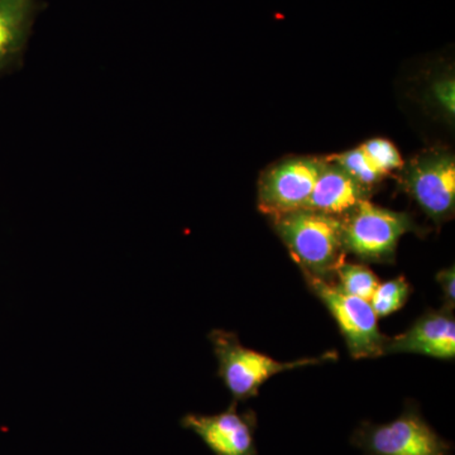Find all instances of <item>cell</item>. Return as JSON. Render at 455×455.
Returning <instances> with one entry per match:
<instances>
[{
    "instance_id": "obj_1",
    "label": "cell",
    "mask_w": 455,
    "mask_h": 455,
    "mask_svg": "<svg viewBox=\"0 0 455 455\" xmlns=\"http://www.w3.org/2000/svg\"><path fill=\"white\" fill-rule=\"evenodd\" d=\"M277 235L307 278L331 280L344 262L339 218L300 209L272 218Z\"/></svg>"
},
{
    "instance_id": "obj_2",
    "label": "cell",
    "mask_w": 455,
    "mask_h": 455,
    "mask_svg": "<svg viewBox=\"0 0 455 455\" xmlns=\"http://www.w3.org/2000/svg\"><path fill=\"white\" fill-rule=\"evenodd\" d=\"M218 359V376L235 401L257 396L260 386L275 374L335 358L334 353H326L319 358H304L293 362L275 361L268 355L245 348L238 337L230 331L215 329L208 335Z\"/></svg>"
},
{
    "instance_id": "obj_3",
    "label": "cell",
    "mask_w": 455,
    "mask_h": 455,
    "mask_svg": "<svg viewBox=\"0 0 455 455\" xmlns=\"http://www.w3.org/2000/svg\"><path fill=\"white\" fill-rule=\"evenodd\" d=\"M339 220L344 251L373 262L394 259L398 239L414 229L409 215L374 205L370 200L359 203Z\"/></svg>"
},
{
    "instance_id": "obj_4",
    "label": "cell",
    "mask_w": 455,
    "mask_h": 455,
    "mask_svg": "<svg viewBox=\"0 0 455 455\" xmlns=\"http://www.w3.org/2000/svg\"><path fill=\"white\" fill-rule=\"evenodd\" d=\"M352 444L364 455H451L453 449L415 406H407L391 423L362 424L353 434Z\"/></svg>"
},
{
    "instance_id": "obj_5",
    "label": "cell",
    "mask_w": 455,
    "mask_h": 455,
    "mask_svg": "<svg viewBox=\"0 0 455 455\" xmlns=\"http://www.w3.org/2000/svg\"><path fill=\"white\" fill-rule=\"evenodd\" d=\"M401 181L425 214L436 223L449 220L455 206V160L447 149H431L403 164Z\"/></svg>"
},
{
    "instance_id": "obj_6",
    "label": "cell",
    "mask_w": 455,
    "mask_h": 455,
    "mask_svg": "<svg viewBox=\"0 0 455 455\" xmlns=\"http://www.w3.org/2000/svg\"><path fill=\"white\" fill-rule=\"evenodd\" d=\"M314 292L337 320L352 357L372 358L383 355L386 339L370 302L341 291L339 287L317 278H307Z\"/></svg>"
},
{
    "instance_id": "obj_7",
    "label": "cell",
    "mask_w": 455,
    "mask_h": 455,
    "mask_svg": "<svg viewBox=\"0 0 455 455\" xmlns=\"http://www.w3.org/2000/svg\"><path fill=\"white\" fill-rule=\"evenodd\" d=\"M324 158L290 157L269 167L259 182V206L271 218L307 206Z\"/></svg>"
},
{
    "instance_id": "obj_8",
    "label": "cell",
    "mask_w": 455,
    "mask_h": 455,
    "mask_svg": "<svg viewBox=\"0 0 455 455\" xmlns=\"http://www.w3.org/2000/svg\"><path fill=\"white\" fill-rule=\"evenodd\" d=\"M256 416L239 414L235 403L220 414H187L181 419L184 429L196 433L214 455H259L254 443Z\"/></svg>"
},
{
    "instance_id": "obj_9",
    "label": "cell",
    "mask_w": 455,
    "mask_h": 455,
    "mask_svg": "<svg viewBox=\"0 0 455 455\" xmlns=\"http://www.w3.org/2000/svg\"><path fill=\"white\" fill-rule=\"evenodd\" d=\"M415 353L439 359L455 357V322L451 313H427L406 333L387 338L383 355Z\"/></svg>"
},
{
    "instance_id": "obj_10",
    "label": "cell",
    "mask_w": 455,
    "mask_h": 455,
    "mask_svg": "<svg viewBox=\"0 0 455 455\" xmlns=\"http://www.w3.org/2000/svg\"><path fill=\"white\" fill-rule=\"evenodd\" d=\"M42 0H0V77L22 68Z\"/></svg>"
},
{
    "instance_id": "obj_11",
    "label": "cell",
    "mask_w": 455,
    "mask_h": 455,
    "mask_svg": "<svg viewBox=\"0 0 455 455\" xmlns=\"http://www.w3.org/2000/svg\"><path fill=\"white\" fill-rule=\"evenodd\" d=\"M371 191L338 164L324 158V164L305 209L341 218L359 203L368 200Z\"/></svg>"
},
{
    "instance_id": "obj_12",
    "label": "cell",
    "mask_w": 455,
    "mask_h": 455,
    "mask_svg": "<svg viewBox=\"0 0 455 455\" xmlns=\"http://www.w3.org/2000/svg\"><path fill=\"white\" fill-rule=\"evenodd\" d=\"M326 160L338 164L347 173H349L355 181L363 185L364 188H370V190H372L374 185L379 184L386 178L382 171L371 161V158L368 157L361 146L343 152V154L326 157Z\"/></svg>"
},
{
    "instance_id": "obj_13",
    "label": "cell",
    "mask_w": 455,
    "mask_h": 455,
    "mask_svg": "<svg viewBox=\"0 0 455 455\" xmlns=\"http://www.w3.org/2000/svg\"><path fill=\"white\" fill-rule=\"evenodd\" d=\"M341 291L370 302L379 281L372 271L363 265L343 262L337 269Z\"/></svg>"
},
{
    "instance_id": "obj_14",
    "label": "cell",
    "mask_w": 455,
    "mask_h": 455,
    "mask_svg": "<svg viewBox=\"0 0 455 455\" xmlns=\"http://www.w3.org/2000/svg\"><path fill=\"white\" fill-rule=\"evenodd\" d=\"M410 295L409 283L403 277L379 283L370 304L377 317L390 315L405 305Z\"/></svg>"
},
{
    "instance_id": "obj_15",
    "label": "cell",
    "mask_w": 455,
    "mask_h": 455,
    "mask_svg": "<svg viewBox=\"0 0 455 455\" xmlns=\"http://www.w3.org/2000/svg\"><path fill=\"white\" fill-rule=\"evenodd\" d=\"M361 147L385 176H387L392 171L403 169V164H405L400 152L390 140L383 139L370 140Z\"/></svg>"
},
{
    "instance_id": "obj_16",
    "label": "cell",
    "mask_w": 455,
    "mask_h": 455,
    "mask_svg": "<svg viewBox=\"0 0 455 455\" xmlns=\"http://www.w3.org/2000/svg\"><path fill=\"white\" fill-rule=\"evenodd\" d=\"M454 90L455 82L453 76H443L436 80L431 86V97L436 101L449 119L454 118Z\"/></svg>"
},
{
    "instance_id": "obj_17",
    "label": "cell",
    "mask_w": 455,
    "mask_h": 455,
    "mask_svg": "<svg viewBox=\"0 0 455 455\" xmlns=\"http://www.w3.org/2000/svg\"><path fill=\"white\" fill-rule=\"evenodd\" d=\"M438 281L440 286L443 287V291H444L445 300H447V305L449 307H454L455 300V293H454V283H455V275H454V266H451V268L443 269L438 274Z\"/></svg>"
}]
</instances>
